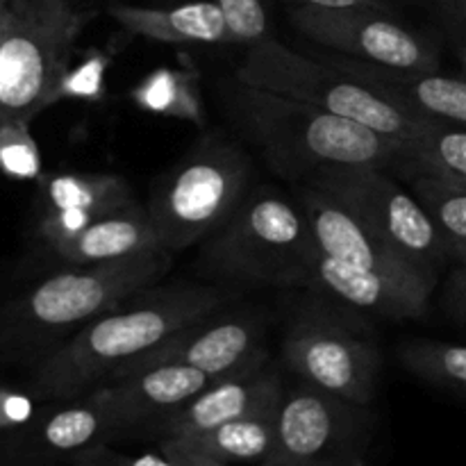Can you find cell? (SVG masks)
Listing matches in <instances>:
<instances>
[{"label": "cell", "instance_id": "6da1fadb", "mask_svg": "<svg viewBox=\"0 0 466 466\" xmlns=\"http://www.w3.org/2000/svg\"><path fill=\"white\" fill-rule=\"evenodd\" d=\"M232 294L218 287L153 285L100 314L36 362L32 394L41 400H77L109 373L139 358L191 323L218 314Z\"/></svg>", "mask_w": 466, "mask_h": 466}, {"label": "cell", "instance_id": "7a4b0ae2", "mask_svg": "<svg viewBox=\"0 0 466 466\" xmlns=\"http://www.w3.org/2000/svg\"><path fill=\"white\" fill-rule=\"evenodd\" d=\"M317 255L309 287L360 314L419 319L426 314L437 273L412 262L360 221L349 208L312 185L296 191Z\"/></svg>", "mask_w": 466, "mask_h": 466}, {"label": "cell", "instance_id": "3957f363", "mask_svg": "<svg viewBox=\"0 0 466 466\" xmlns=\"http://www.w3.org/2000/svg\"><path fill=\"white\" fill-rule=\"evenodd\" d=\"M223 109L276 176L309 182L335 164L394 167L408 141L390 139L303 100L235 80L221 89Z\"/></svg>", "mask_w": 466, "mask_h": 466}, {"label": "cell", "instance_id": "277c9868", "mask_svg": "<svg viewBox=\"0 0 466 466\" xmlns=\"http://www.w3.org/2000/svg\"><path fill=\"white\" fill-rule=\"evenodd\" d=\"M171 264L173 253L157 248L53 273L0 305V358L41 362L96 317L157 285Z\"/></svg>", "mask_w": 466, "mask_h": 466}, {"label": "cell", "instance_id": "5b68a950", "mask_svg": "<svg viewBox=\"0 0 466 466\" xmlns=\"http://www.w3.org/2000/svg\"><path fill=\"white\" fill-rule=\"evenodd\" d=\"M314 255L317 244L299 200L291 203L271 189H255L209 237L203 268L228 280L309 287Z\"/></svg>", "mask_w": 466, "mask_h": 466}, {"label": "cell", "instance_id": "8992f818", "mask_svg": "<svg viewBox=\"0 0 466 466\" xmlns=\"http://www.w3.org/2000/svg\"><path fill=\"white\" fill-rule=\"evenodd\" d=\"M253 164L239 144L209 132L159 180L148 208L159 246L177 253L221 230L250 191Z\"/></svg>", "mask_w": 466, "mask_h": 466}, {"label": "cell", "instance_id": "52a82bcc", "mask_svg": "<svg viewBox=\"0 0 466 466\" xmlns=\"http://www.w3.org/2000/svg\"><path fill=\"white\" fill-rule=\"evenodd\" d=\"M94 16L71 0H16L0 44V127L27 123L59 98L77 36Z\"/></svg>", "mask_w": 466, "mask_h": 466}, {"label": "cell", "instance_id": "ba28073f", "mask_svg": "<svg viewBox=\"0 0 466 466\" xmlns=\"http://www.w3.org/2000/svg\"><path fill=\"white\" fill-rule=\"evenodd\" d=\"M237 80L362 123L390 139L410 141L431 126V118L378 94L358 77L271 36L248 46L244 62L237 68Z\"/></svg>", "mask_w": 466, "mask_h": 466}, {"label": "cell", "instance_id": "9c48e42d", "mask_svg": "<svg viewBox=\"0 0 466 466\" xmlns=\"http://www.w3.org/2000/svg\"><path fill=\"white\" fill-rule=\"evenodd\" d=\"M341 308L305 303L287 328L282 360L299 380L369 408L380 378V349L358 309Z\"/></svg>", "mask_w": 466, "mask_h": 466}, {"label": "cell", "instance_id": "30bf717a", "mask_svg": "<svg viewBox=\"0 0 466 466\" xmlns=\"http://www.w3.org/2000/svg\"><path fill=\"white\" fill-rule=\"evenodd\" d=\"M303 185L326 191L387 244L412 262L440 271L449 262L451 246L412 191H405L385 168L376 164H335Z\"/></svg>", "mask_w": 466, "mask_h": 466}, {"label": "cell", "instance_id": "8fae6325", "mask_svg": "<svg viewBox=\"0 0 466 466\" xmlns=\"http://www.w3.org/2000/svg\"><path fill=\"white\" fill-rule=\"evenodd\" d=\"M371 440L373 417L367 405L300 380L285 390L276 444L258 466H367Z\"/></svg>", "mask_w": 466, "mask_h": 466}, {"label": "cell", "instance_id": "7c38bea8", "mask_svg": "<svg viewBox=\"0 0 466 466\" xmlns=\"http://www.w3.org/2000/svg\"><path fill=\"white\" fill-rule=\"evenodd\" d=\"M289 21L303 36L330 53L378 66L405 71H437V50L382 9L291 7Z\"/></svg>", "mask_w": 466, "mask_h": 466}, {"label": "cell", "instance_id": "4fadbf2b", "mask_svg": "<svg viewBox=\"0 0 466 466\" xmlns=\"http://www.w3.org/2000/svg\"><path fill=\"white\" fill-rule=\"evenodd\" d=\"M218 314L200 319L173 332L162 344L153 346L139 358L114 369L107 380L130 378L148 369L168 367V364L198 369L218 380V378L241 371L255 360L267 355V349L262 346V319L255 314H237V317H218Z\"/></svg>", "mask_w": 466, "mask_h": 466}, {"label": "cell", "instance_id": "5bb4252c", "mask_svg": "<svg viewBox=\"0 0 466 466\" xmlns=\"http://www.w3.org/2000/svg\"><path fill=\"white\" fill-rule=\"evenodd\" d=\"M114 428L91 396L50 400L0 441V466H68L77 453L107 444Z\"/></svg>", "mask_w": 466, "mask_h": 466}, {"label": "cell", "instance_id": "9a60e30c", "mask_svg": "<svg viewBox=\"0 0 466 466\" xmlns=\"http://www.w3.org/2000/svg\"><path fill=\"white\" fill-rule=\"evenodd\" d=\"M285 390L287 387L282 382L280 371L268 367L267 355H264L241 371L214 380L189 403H185L180 410L148 428L144 435L162 441L171 440V437L212 431L221 423L276 408L282 403Z\"/></svg>", "mask_w": 466, "mask_h": 466}, {"label": "cell", "instance_id": "2e32d148", "mask_svg": "<svg viewBox=\"0 0 466 466\" xmlns=\"http://www.w3.org/2000/svg\"><path fill=\"white\" fill-rule=\"evenodd\" d=\"M212 382L214 378L198 369L168 364L130 378L107 380L86 396H91L109 419L114 437L132 432L144 435L148 428L189 403Z\"/></svg>", "mask_w": 466, "mask_h": 466}, {"label": "cell", "instance_id": "e0dca14e", "mask_svg": "<svg viewBox=\"0 0 466 466\" xmlns=\"http://www.w3.org/2000/svg\"><path fill=\"white\" fill-rule=\"evenodd\" d=\"M321 62L358 77L378 94L405 105L431 121L466 127V77L441 76L437 71H405L378 66L346 55H314Z\"/></svg>", "mask_w": 466, "mask_h": 466}, {"label": "cell", "instance_id": "ac0fdd59", "mask_svg": "<svg viewBox=\"0 0 466 466\" xmlns=\"http://www.w3.org/2000/svg\"><path fill=\"white\" fill-rule=\"evenodd\" d=\"M44 196L48 205L41 223L46 244L137 203L130 185L121 176H57L46 182Z\"/></svg>", "mask_w": 466, "mask_h": 466}, {"label": "cell", "instance_id": "d6986e66", "mask_svg": "<svg viewBox=\"0 0 466 466\" xmlns=\"http://www.w3.org/2000/svg\"><path fill=\"white\" fill-rule=\"evenodd\" d=\"M278 412L280 405L221 423L212 431L162 440L159 453L167 455L168 460L221 466L262 464L276 444Z\"/></svg>", "mask_w": 466, "mask_h": 466}, {"label": "cell", "instance_id": "ffe728a7", "mask_svg": "<svg viewBox=\"0 0 466 466\" xmlns=\"http://www.w3.org/2000/svg\"><path fill=\"white\" fill-rule=\"evenodd\" d=\"M162 248L155 232L148 208L135 203L126 209L107 214L82 230L50 241L48 250L64 267H89L114 262L137 253Z\"/></svg>", "mask_w": 466, "mask_h": 466}, {"label": "cell", "instance_id": "44dd1931", "mask_svg": "<svg viewBox=\"0 0 466 466\" xmlns=\"http://www.w3.org/2000/svg\"><path fill=\"white\" fill-rule=\"evenodd\" d=\"M107 14L123 32L167 44H235L226 16L212 0H189L171 7L109 3Z\"/></svg>", "mask_w": 466, "mask_h": 466}, {"label": "cell", "instance_id": "7402d4cb", "mask_svg": "<svg viewBox=\"0 0 466 466\" xmlns=\"http://www.w3.org/2000/svg\"><path fill=\"white\" fill-rule=\"evenodd\" d=\"M391 168H396L399 176L426 173L466 187V127L431 121L421 135L405 144Z\"/></svg>", "mask_w": 466, "mask_h": 466}, {"label": "cell", "instance_id": "603a6c76", "mask_svg": "<svg viewBox=\"0 0 466 466\" xmlns=\"http://www.w3.org/2000/svg\"><path fill=\"white\" fill-rule=\"evenodd\" d=\"M400 177L408 182L410 191L417 196L423 209L431 214L449 246H466V187L426 173H403Z\"/></svg>", "mask_w": 466, "mask_h": 466}, {"label": "cell", "instance_id": "cb8c5ba5", "mask_svg": "<svg viewBox=\"0 0 466 466\" xmlns=\"http://www.w3.org/2000/svg\"><path fill=\"white\" fill-rule=\"evenodd\" d=\"M400 360L414 376L466 396V346L414 339L400 349Z\"/></svg>", "mask_w": 466, "mask_h": 466}, {"label": "cell", "instance_id": "d4e9b609", "mask_svg": "<svg viewBox=\"0 0 466 466\" xmlns=\"http://www.w3.org/2000/svg\"><path fill=\"white\" fill-rule=\"evenodd\" d=\"M187 77L173 76L171 71L162 68V71L153 73L148 80L141 86H137L135 98L141 107L150 109V112H164V114H176V116H185L187 105L191 112V118L198 116V103H191L185 100V91H189L191 86H187Z\"/></svg>", "mask_w": 466, "mask_h": 466}, {"label": "cell", "instance_id": "484cf974", "mask_svg": "<svg viewBox=\"0 0 466 466\" xmlns=\"http://www.w3.org/2000/svg\"><path fill=\"white\" fill-rule=\"evenodd\" d=\"M0 168L16 177H32L39 173V153L27 132V123L0 127Z\"/></svg>", "mask_w": 466, "mask_h": 466}, {"label": "cell", "instance_id": "4316f807", "mask_svg": "<svg viewBox=\"0 0 466 466\" xmlns=\"http://www.w3.org/2000/svg\"><path fill=\"white\" fill-rule=\"evenodd\" d=\"M226 16L235 44H258L268 36V14L262 0H212Z\"/></svg>", "mask_w": 466, "mask_h": 466}, {"label": "cell", "instance_id": "83f0119b", "mask_svg": "<svg viewBox=\"0 0 466 466\" xmlns=\"http://www.w3.org/2000/svg\"><path fill=\"white\" fill-rule=\"evenodd\" d=\"M68 466H177L164 453L148 455H126L109 449L107 444H98L77 453Z\"/></svg>", "mask_w": 466, "mask_h": 466}, {"label": "cell", "instance_id": "f1b7e54d", "mask_svg": "<svg viewBox=\"0 0 466 466\" xmlns=\"http://www.w3.org/2000/svg\"><path fill=\"white\" fill-rule=\"evenodd\" d=\"M291 7L382 9V12H396V3H394V0H291Z\"/></svg>", "mask_w": 466, "mask_h": 466}, {"label": "cell", "instance_id": "f546056e", "mask_svg": "<svg viewBox=\"0 0 466 466\" xmlns=\"http://www.w3.org/2000/svg\"><path fill=\"white\" fill-rule=\"evenodd\" d=\"M431 3L451 25L466 35V0H431Z\"/></svg>", "mask_w": 466, "mask_h": 466}, {"label": "cell", "instance_id": "4dcf8cb0", "mask_svg": "<svg viewBox=\"0 0 466 466\" xmlns=\"http://www.w3.org/2000/svg\"><path fill=\"white\" fill-rule=\"evenodd\" d=\"M451 303H453V309L460 314V319L466 323V267H462V264L451 278Z\"/></svg>", "mask_w": 466, "mask_h": 466}, {"label": "cell", "instance_id": "1f68e13d", "mask_svg": "<svg viewBox=\"0 0 466 466\" xmlns=\"http://www.w3.org/2000/svg\"><path fill=\"white\" fill-rule=\"evenodd\" d=\"M14 7H16V0H0V44H3L9 21H12Z\"/></svg>", "mask_w": 466, "mask_h": 466}, {"label": "cell", "instance_id": "d6a6232c", "mask_svg": "<svg viewBox=\"0 0 466 466\" xmlns=\"http://www.w3.org/2000/svg\"><path fill=\"white\" fill-rule=\"evenodd\" d=\"M451 255H453V259H458L462 267H466V246L464 244L451 246Z\"/></svg>", "mask_w": 466, "mask_h": 466}, {"label": "cell", "instance_id": "836d02e7", "mask_svg": "<svg viewBox=\"0 0 466 466\" xmlns=\"http://www.w3.org/2000/svg\"><path fill=\"white\" fill-rule=\"evenodd\" d=\"M177 466H221V464H205V462H189V460H173Z\"/></svg>", "mask_w": 466, "mask_h": 466}, {"label": "cell", "instance_id": "e575fe53", "mask_svg": "<svg viewBox=\"0 0 466 466\" xmlns=\"http://www.w3.org/2000/svg\"><path fill=\"white\" fill-rule=\"evenodd\" d=\"M460 64H462V73H464V77H466V46H462V48H460Z\"/></svg>", "mask_w": 466, "mask_h": 466}, {"label": "cell", "instance_id": "d590c367", "mask_svg": "<svg viewBox=\"0 0 466 466\" xmlns=\"http://www.w3.org/2000/svg\"><path fill=\"white\" fill-rule=\"evenodd\" d=\"M71 3L77 5V7H85V5H82V0H71ZM86 9H89V7H86Z\"/></svg>", "mask_w": 466, "mask_h": 466}]
</instances>
